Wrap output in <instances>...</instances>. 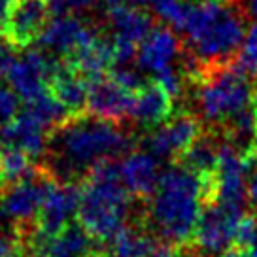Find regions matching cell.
<instances>
[{
  "label": "cell",
  "mask_w": 257,
  "mask_h": 257,
  "mask_svg": "<svg viewBox=\"0 0 257 257\" xmlns=\"http://www.w3.org/2000/svg\"><path fill=\"white\" fill-rule=\"evenodd\" d=\"M98 34L100 31L95 29L89 21L72 14H66V16H55L53 19H49L36 44L42 49L49 51L51 55H63L64 59H68L76 51L91 44Z\"/></svg>",
  "instance_id": "obj_13"
},
{
  "label": "cell",
  "mask_w": 257,
  "mask_h": 257,
  "mask_svg": "<svg viewBox=\"0 0 257 257\" xmlns=\"http://www.w3.org/2000/svg\"><path fill=\"white\" fill-rule=\"evenodd\" d=\"M53 182L46 169H34L27 178L6 185L0 193V225L19 231L32 227Z\"/></svg>",
  "instance_id": "obj_6"
},
{
  "label": "cell",
  "mask_w": 257,
  "mask_h": 257,
  "mask_svg": "<svg viewBox=\"0 0 257 257\" xmlns=\"http://www.w3.org/2000/svg\"><path fill=\"white\" fill-rule=\"evenodd\" d=\"M131 142L117 121L78 113L51 131L44 169L57 182H76L98 163L128 153Z\"/></svg>",
  "instance_id": "obj_1"
},
{
  "label": "cell",
  "mask_w": 257,
  "mask_h": 257,
  "mask_svg": "<svg viewBox=\"0 0 257 257\" xmlns=\"http://www.w3.org/2000/svg\"><path fill=\"white\" fill-rule=\"evenodd\" d=\"M197 106L201 117L210 125L223 128L246 108L257 102L253 80L233 64L212 66L197 80Z\"/></svg>",
  "instance_id": "obj_5"
},
{
  "label": "cell",
  "mask_w": 257,
  "mask_h": 257,
  "mask_svg": "<svg viewBox=\"0 0 257 257\" xmlns=\"http://www.w3.org/2000/svg\"><path fill=\"white\" fill-rule=\"evenodd\" d=\"M199 137L201 121L191 113H178L146 135L144 148L157 159H180Z\"/></svg>",
  "instance_id": "obj_10"
},
{
  "label": "cell",
  "mask_w": 257,
  "mask_h": 257,
  "mask_svg": "<svg viewBox=\"0 0 257 257\" xmlns=\"http://www.w3.org/2000/svg\"><path fill=\"white\" fill-rule=\"evenodd\" d=\"M182 36L187 55L206 70L229 64L246 36V17L233 0L201 2L195 4Z\"/></svg>",
  "instance_id": "obj_3"
},
{
  "label": "cell",
  "mask_w": 257,
  "mask_h": 257,
  "mask_svg": "<svg viewBox=\"0 0 257 257\" xmlns=\"http://www.w3.org/2000/svg\"><path fill=\"white\" fill-rule=\"evenodd\" d=\"M23 238L25 253H31L32 257H96L98 240L83 229L80 221L68 223L49 238H40L27 229Z\"/></svg>",
  "instance_id": "obj_12"
},
{
  "label": "cell",
  "mask_w": 257,
  "mask_h": 257,
  "mask_svg": "<svg viewBox=\"0 0 257 257\" xmlns=\"http://www.w3.org/2000/svg\"><path fill=\"white\" fill-rule=\"evenodd\" d=\"M19 113V96L14 89L0 81V127Z\"/></svg>",
  "instance_id": "obj_26"
},
{
  "label": "cell",
  "mask_w": 257,
  "mask_h": 257,
  "mask_svg": "<svg viewBox=\"0 0 257 257\" xmlns=\"http://www.w3.org/2000/svg\"><path fill=\"white\" fill-rule=\"evenodd\" d=\"M121 182L133 197H152L159 184V163L150 152H131L119 163Z\"/></svg>",
  "instance_id": "obj_18"
},
{
  "label": "cell",
  "mask_w": 257,
  "mask_h": 257,
  "mask_svg": "<svg viewBox=\"0 0 257 257\" xmlns=\"http://www.w3.org/2000/svg\"><path fill=\"white\" fill-rule=\"evenodd\" d=\"M172 113V96L153 80L138 89L135 95V102L131 108L128 117L137 123L138 127L155 128L163 121H167Z\"/></svg>",
  "instance_id": "obj_19"
},
{
  "label": "cell",
  "mask_w": 257,
  "mask_h": 257,
  "mask_svg": "<svg viewBox=\"0 0 257 257\" xmlns=\"http://www.w3.org/2000/svg\"><path fill=\"white\" fill-rule=\"evenodd\" d=\"M248 197L257 202V159L249 157V174H248Z\"/></svg>",
  "instance_id": "obj_31"
},
{
  "label": "cell",
  "mask_w": 257,
  "mask_h": 257,
  "mask_svg": "<svg viewBox=\"0 0 257 257\" xmlns=\"http://www.w3.org/2000/svg\"><path fill=\"white\" fill-rule=\"evenodd\" d=\"M48 140V127L27 108L0 127V144L17 148L32 159L46 155Z\"/></svg>",
  "instance_id": "obj_16"
},
{
  "label": "cell",
  "mask_w": 257,
  "mask_h": 257,
  "mask_svg": "<svg viewBox=\"0 0 257 257\" xmlns=\"http://www.w3.org/2000/svg\"><path fill=\"white\" fill-rule=\"evenodd\" d=\"M233 66L249 80H257V23H251L246 31L244 42L233 59Z\"/></svg>",
  "instance_id": "obj_24"
},
{
  "label": "cell",
  "mask_w": 257,
  "mask_h": 257,
  "mask_svg": "<svg viewBox=\"0 0 257 257\" xmlns=\"http://www.w3.org/2000/svg\"><path fill=\"white\" fill-rule=\"evenodd\" d=\"M182 53V42L176 31L169 27H155L138 46L137 64L144 72L157 74L170 68Z\"/></svg>",
  "instance_id": "obj_17"
},
{
  "label": "cell",
  "mask_w": 257,
  "mask_h": 257,
  "mask_svg": "<svg viewBox=\"0 0 257 257\" xmlns=\"http://www.w3.org/2000/svg\"><path fill=\"white\" fill-rule=\"evenodd\" d=\"M49 91L63 102L70 115H78L87 108L89 80L64 61L49 83Z\"/></svg>",
  "instance_id": "obj_20"
},
{
  "label": "cell",
  "mask_w": 257,
  "mask_h": 257,
  "mask_svg": "<svg viewBox=\"0 0 257 257\" xmlns=\"http://www.w3.org/2000/svg\"><path fill=\"white\" fill-rule=\"evenodd\" d=\"M133 208V195L121 182L117 159L98 163L89 170L81 185L78 219L93 238L110 242L127 227Z\"/></svg>",
  "instance_id": "obj_4"
},
{
  "label": "cell",
  "mask_w": 257,
  "mask_h": 257,
  "mask_svg": "<svg viewBox=\"0 0 257 257\" xmlns=\"http://www.w3.org/2000/svg\"><path fill=\"white\" fill-rule=\"evenodd\" d=\"M135 95L137 93L123 87L110 74H102V76L89 80L87 110L96 117H104V119L119 123L125 117H128L133 102H135Z\"/></svg>",
  "instance_id": "obj_15"
},
{
  "label": "cell",
  "mask_w": 257,
  "mask_h": 257,
  "mask_svg": "<svg viewBox=\"0 0 257 257\" xmlns=\"http://www.w3.org/2000/svg\"><path fill=\"white\" fill-rule=\"evenodd\" d=\"M257 244V217L244 214L234 234V246L240 249H248Z\"/></svg>",
  "instance_id": "obj_25"
},
{
  "label": "cell",
  "mask_w": 257,
  "mask_h": 257,
  "mask_svg": "<svg viewBox=\"0 0 257 257\" xmlns=\"http://www.w3.org/2000/svg\"><path fill=\"white\" fill-rule=\"evenodd\" d=\"M206 195L208 182L178 163L161 174L159 184L150 197V223L163 240L182 246L193 238L206 206Z\"/></svg>",
  "instance_id": "obj_2"
},
{
  "label": "cell",
  "mask_w": 257,
  "mask_h": 257,
  "mask_svg": "<svg viewBox=\"0 0 257 257\" xmlns=\"http://www.w3.org/2000/svg\"><path fill=\"white\" fill-rule=\"evenodd\" d=\"M48 0H14L0 34L16 48H29L38 42L49 21Z\"/></svg>",
  "instance_id": "obj_14"
},
{
  "label": "cell",
  "mask_w": 257,
  "mask_h": 257,
  "mask_svg": "<svg viewBox=\"0 0 257 257\" xmlns=\"http://www.w3.org/2000/svg\"><path fill=\"white\" fill-rule=\"evenodd\" d=\"M249 157L231 142H221L219 159L210 180L206 204L216 202L233 208H242L248 199Z\"/></svg>",
  "instance_id": "obj_7"
},
{
  "label": "cell",
  "mask_w": 257,
  "mask_h": 257,
  "mask_svg": "<svg viewBox=\"0 0 257 257\" xmlns=\"http://www.w3.org/2000/svg\"><path fill=\"white\" fill-rule=\"evenodd\" d=\"M110 76H112L113 80L121 83L123 87H127L128 91H133V93H137L138 89H142L148 83V81L142 78V74L137 72L135 68H128L127 64H119V66H113L112 70H110Z\"/></svg>",
  "instance_id": "obj_27"
},
{
  "label": "cell",
  "mask_w": 257,
  "mask_h": 257,
  "mask_svg": "<svg viewBox=\"0 0 257 257\" xmlns=\"http://www.w3.org/2000/svg\"><path fill=\"white\" fill-rule=\"evenodd\" d=\"M12 2L14 0H0V29H2V25L6 21V17H8V12L12 8Z\"/></svg>",
  "instance_id": "obj_32"
},
{
  "label": "cell",
  "mask_w": 257,
  "mask_h": 257,
  "mask_svg": "<svg viewBox=\"0 0 257 257\" xmlns=\"http://www.w3.org/2000/svg\"><path fill=\"white\" fill-rule=\"evenodd\" d=\"M219 146L221 144L217 142V137L201 135L178 161L182 167L191 170L193 174L202 178L210 185V180L216 172L217 159H219Z\"/></svg>",
  "instance_id": "obj_21"
},
{
  "label": "cell",
  "mask_w": 257,
  "mask_h": 257,
  "mask_svg": "<svg viewBox=\"0 0 257 257\" xmlns=\"http://www.w3.org/2000/svg\"><path fill=\"white\" fill-rule=\"evenodd\" d=\"M193 2H197V4H201V2H227V0H193Z\"/></svg>",
  "instance_id": "obj_34"
},
{
  "label": "cell",
  "mask_w": 257,
  "mask_h": 257,
  "mask_svg": "<svg viewBox=\"0 0 257 257\" xmlns=\"http://www.w3.org/2000/svg\"><path fill=\"white\" fill-rule=\"evenodd\" d=\"M55 55L46 49H29L16 59L6 74L8 85L17 93L25 104L46 93L55 72L61 66Z\"/></svg>",
  "instance_id": "obj_9"
},
{
  "label": "cell",
  "mask_w": 257,
  "mask_h": 257,
  "mask_svg": "<svg viewBox=\"0 0 257 257\" xmlns=\"http://www.w3.org/2000/svg\"><path fill=\"white\" fill-rule=\"evenodd\" d=\"M17 57L19 55L16 53V46L10 44V42L0 34V78H6V74H8V70L12 68V64L16 63Z\"/></svg>",
  "instance_id": "obj_29"
},
{
  "label": "cell",
  "mask_w": 257,
  "mask_h": 257,
  "mask_svg": "<svg viewBox=\"0 0 257 257\" xmlns=\"http://www.w3.org/2000/svg\"><path fill=\"white\" fill-rule=\"evenodd\" d=\"M238 257H257V244L248 249H240V255Z\"/></svg>",
  "instance_id": "obj_33"
},
{
  "label": "cell",
  "mask_w": 257,
  "mask_h": 257,
  "mask_svg": "<svg viewBox=\"0 0 257 257\" xmlns=\"http://www.w3.org/2000/svg\"><path fill=\"white\" fill-rule=\"evenodd\" d=\"M233 2L246 19H251L253 23H257V0H233Z\"/></svg>",
  "instance_id": "obj_30"
},
{
  "label": "cell",
  "mask_w": 257,
  "mask_h": 257,
  "mask_svg": "<svg viewBox=\"0 0 257 257\" xmlns=\"http://www.w3.org/2000/svg\"><path fill=\"white\" fill-rule=\"evenodd\" d=\"M157 238L144 227L127 225L108 242L106 257H152Z\"/></svg>",
  "instance_id": "obj_22"
},
{
  "label": "cell",
  "mask_w": 257,
  "mask_h": 257,
  "mask_svg": "<svg viewBox=\"0 0 257 257\" xmlns=\"http://www.w3.org/2000/svg\"><path fill=\"white\" fill-rule=\"evenodd\" d=\"M48 2L53 16H66V14H72V12H81V10L91 8V6L98 4L100 0H48Z\"/></svg>",
  "instance_id": "obj_28"
},
{
  "label": "cell",
  "mask_w": 257,
  "mask_h": 257,
  "mask_svg": "<svg viewBox=\"0 0 257 257\" xmlns=\"http://www.w3.org/2000/svg\"><path fill=\"white\" fill-rule=\"evenodd\" d=\"M242 216V208L210 202L204 206L199 223L195 227L193 244L204 255L221 257L234 246V234Z\"/></svg>",
  "instance_id": "obj_8"
},
{
  "label": "cell",
  "mask_w": 257,
  "mask_h": 257,
  "mask_svg": "<svg viewBox=\"0 0 257 257\" xmlns=\"http://www.w3.org/2000/svg\"><path fill=\"white\" fill-rule=\"evenodd\" d=\"M81 201V187L74 182H53L46 201L42 204L40 214L32 225V234L40 238H49L63 231L68 223H72V217L78 214Z\"/></svg>",
  "instance_id": "obj_11"
},
{
  "label": "cell",
  "mask_w": 257,
  "mask_h": 257,
  "mask_svg": "<svg viewBox=\"0 0 257 257\" xmlns=\"http://www.w3.org/2000/svg\"><path fill=\"white\" fill-rule=\"evenodd\" d=\"M0 169L6 185L16 184L31 174L36 167H32V157L25 152L12 148V146L0 144Z\"/></svg>",
  "instance_id": "obj_23"
}]
</instances>
